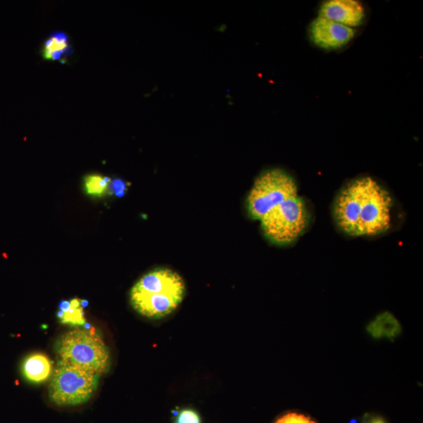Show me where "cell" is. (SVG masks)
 <instances>
[{
	"label": "cell",
	"instance_id": "obj_1",
	"mask_svg": "<svg viewBox=\"0 0 423 423\" xmlns=\"http://www.w3.org/2000/svg\"><path fill=\"white\" fill-rule=\"evenodd\" d=\"M393 199L376 179L351 180L334 201V218L339 230L352 237L377 236L391 226Z\"/></svg>",
	"mask_w": 423,
	"mask_h": 423
},
{
	"label": "cell",
	"instance_id": "obj_2",
	"mask_svg": "<svg viewBox=\"0 0 423 423\" xmlns=\"http://www.w3.org/2000/svg\"><path fill=\"white\" fill-rule=\"evenodd\" d=\"M185 291L182 276L169 268H158L144 275L132 288L130 302L139 314L162 318L178 308Z\"/></svg>",
	"mask_w": 423,
	"mask_h": 423
},
{
	"label": "cell",
	"instance_id": "obj_3",
	"mask_svg": "<svg viewBox=\"0 0 423 423\" xmlns=\"http://www.w3.org/2000/svg\"><path fill=\"white\" fill-rule=\"evenodd\" d=\"M56 351L61 360L101 374L110 366V351L94 329H75L62 335Z\"/></svg>",
	"mask_w": 423,
	"mask_h": 423
},
{
	"label": "cell",
	"instance_id": "obj_4",
	"mask_svg": "<svg viewBox=\"0 0 423 423\" xmlns=\"http://www.w3.org/2000/svg\"><path fill=\"white\" fill-rule=\"evenodd\" d=\"M260 221L263 233L270 242L289 246L307 232L310 214L306 202L298 195L274 206Z\"/></svg>",
	"mask_w": 423,
	"mask_h": 423
},
{
	"label": "cell",
	"instance_id": "obj_5",
	"mask_svg": "<svg viewBox=\"0 0 423 423\" xmlns=\"http://www.w3.org/2000/svg\"><path fill=\"white\" fill-rule=\"evenodd\" d=\"M100 374L59 360L48 391L52 403L76 407L87 403L98 388Z\"/></svg>",
	"mask_w": 423,
	"mask_h": 423
},
{
	"label": "cell",
	"instance_id": "obj_6",
	"mask_svg": "<svg viewBox=\"0 0 423 423\" xmlns=\"http://www.w3.org/2000/svg\"><path fill=\"white\" fill-rule=\"evenodd\" d=\"M299 195L295 179L281 169L269 170L256 178L247 198V210L260 220L274 206Z\"/></svg>",
	"mask_w": 423,
	"mask_h": 423
},
{
	"label": "cell",
	"instance_id": "obj_7",
	"mask_svg": "<svg viewBox=\"0 0 423 423\" xmlns=\"http://www.w3.org/2000/svg\"><path fill=\"white\" fill-rule=\"evenodd\" d=\"M356 30L352 27L317 17L310 26V36L314 44L324 50H336L355 38Z\"/></svg>",
	"mask_w": 423,
	"mask_h": 423
},
{
	"label": "cell",
	"instance_id": "obj_8",
	"mask_svg": "<svg viewBox=\"0 0 423 423\" xmlns=\"http://www.w3.org/2000/svg\"><path fill=\"white\" fill-rule=\"evenodd\" d=\"M319 17L353 29L364 23L365 11L355 0H329L322 4Z\"/></svg>",
	"mask_w": 423,
	"mask_h": 423
},
{
	"label": "cell",
	"instance_id": "obj_9",
	"mask_svg": "<svg viewBox=\"0 0 423 423\" xmlns=\"http://www.w3.org/2000/svg\"><path fill=\"white\" fill-rule=\"evenodd\" d=\"M23 377L33 384L46 382L52 374L53 365L49 358L42 353H33L23 362Z\"/></svg>",
	"mask_w": 423,
	"mask_h": 423
},
{
	"label": "cell",
	"instance_id": "obj_10",
	"mask_svg": "<svg viewBox=\"0 0 423 423\" xmlns=\"http://www.w3.org/2000/svg\"><path fill=\"white\" fill-rule=\"evenodd\" d=\"M367 332L374 339L394 341L402 332L401 324L390 312L379 314L367 326Z\"/></svg>",
	"mask_w": 423,
	"mask_h": 423
},
{
	"label": "cell",
	"instance_id": "obj_11",
	"mask_svg": "<svg viewBox=\"0 0 423 423\" xmlns=\"http://www.w3.org/2000/svg\"><path fill=\"white\" fill-rule=\"evenodd\" d=\"M70 49L69 39L64 32H54L48 38L42 49V56L46 60L58 61L66 56Z\"/></svg>",
	"mask_w": 423,
	"mask_h": 423
},
{
	"label": "cell",
	"instance_id": "obj_12",
	"mask_svg": "<svg viewBox=\"0 0 423 423\" xmlns=\"http://www.w3.org/2000/svg\"><path fill=\"white\" fill-rule=\"evenodd\" d=\"M59 309L58 317L61 323L72 326H82L86 324L84 312L80 300L61 302Z\"/></svg>",
	"mask_w": 423,
	"mask_h": 423
},
{
	"label": "cell",
	"instance_id": "obj_13",
	"mask_svg": "<svg viewBox=\"0 0 423 423\" xmlns=\"http://www.w3.org/2000/svg\"><path fill=\"white\" fill-rule=\"evenodd\" d=\"M112 182L109 177L99 175H89L84 178L85 191L89 196L102 197L108 192V185Z\"/></svg>",
	"mask_w": 423,
	"mask_h": 423
},
{
	"label": "cell",
	"instance_id": "obj_14",
	"mask_svg": "<svg viewBox=\"0 0 423 423\" xmlns=\"http://www.w3.org/2000/svg\"><path fill=\"white\" fill-rule=\"evenodd\" d=\"M274 423H317V422L309 415L292 412L282 415Z\"/></svg>",
	"mask_w": 423,
	"mask_h": 423
},
{
	"label": "cell",
	"instance_id": "obj_15",
	"mask_svg": "<svg viewBox=\"0 0 423 423\" xmlns=\"http://www.w3.org/2000/svg\"><path fill=\"white\" fill-rule=\"evenodd\" d=\"M175 423H202V419L196 410L185 408L177 415Z\"/></svg>",
	"mask_w": 423,
	"mask_h": 423
},
{
	"label": "cell",
	"instance_id": "obj_16",
	"mask_svg": "<svg viewBox=\"0 0 423 423\" xmlns=\"http://www.w3.org/2000/svg\"><path fill=\"white\" fill-rule=\"evenodd\" d=\"M108 191L117 197H122L127 191V184L120 179H114L110 182Z\"/></svg>",
	"mask_w": 423,
	"mask_h": 423
},
{
	"label": "cell",
	"instance_id": "obj_17",
	"mask_svg": "<svg viewBox=\"0 0 423 423\" xmlns=\"http://www.w3.org/2000/svg\"><path fill=\"white\" fill-rule=\"evenodd\" d=\"M362 423H387L383 418L378 415L367 414L365 416Z\"/></svg>",
	"mask_w": 423,
	"mask_h": 423
}]
</instances>
